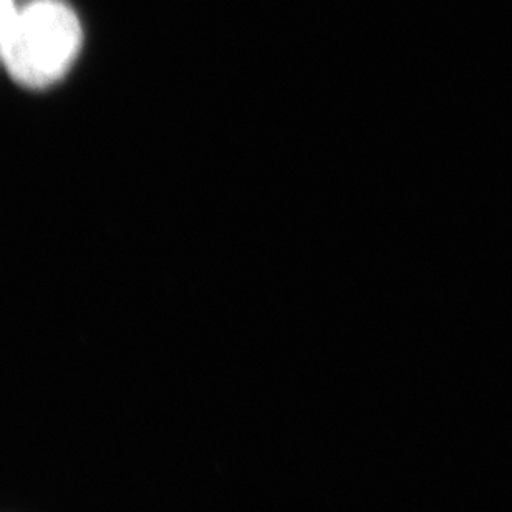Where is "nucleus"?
Wrapping results in <instances>:
<instances>
[{"instance_id": "f257e3e1", "label": "nucleus", "mask_w": 512, "mask_h": 512, "mask_svg": "<svg viewBox=\"0 0 512 512\" xmlns=\"http://www.w3.org/2000/svg\"><path fill=\"white\" fill-rule=\"evenodd\" d=\"M0 44L10 75L27 87H47L67 73L82 47V25L62 0L0 4Z\"/></svg>"}]
</instances>
